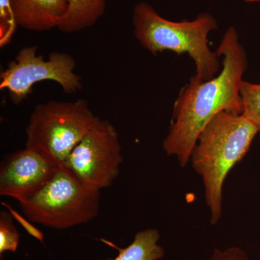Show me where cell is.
Listing matches in <instances>:
<instances>
[{
    "label": "cell",
    "mask_w": 260,
    "mask_h": 260,
    "mask_svg": "<svg viewBox=\"0 0 260 260\" xmlns=\"http://www.w3.org/2000/svg\"><path fill=\"white\" fill-rule=\"evenodd\" d=\"M216 53L222 58L220 73L204 82L193 76L181 88L162 142L164 151L177 157L183 168L190 160L198 135L213 116L221 112L242 114L244 111L241 86L248 61L235 28H228Z\"/></svg>",
    "instance_id": "cell-1"
},
{
    "label": "cell",
    "mask_w": 260,
    "mask_h": 260,
    "mask_svg": "<svg viewBox=\"0 0 260 260\" xmlns=\"http://www.w3.org/2000/svg\"><path fill=\"white\" fill-rule=\"evenodd\" d=\"M3 205L8 207V209L11 211V213H13L12 214V215H13V216L18 220L19 223L21 224L22 226H23L24 229H25V230L30 234V235L37 238V239L40 240L41 242H42L43 239H44V236H43L42 233L39 232V231L36 229L35 227L32 226L31 224L29 223L28 220H25V219L23 217H22L21 215H19V213H17L16 211L12 209L9 205L5 204V203H3Z\"/></svg>",
    "instance_id": "cell-15"
},
{
    "label": "cell",
    "mask_w": 260,
    "mask_h": 260,
    "mask_svg": "<svg viewBox=\"0 0 260 260\" xmlns=\"http://www.w3.org/2000/svg\"><path fill=\"white\" fill-rule=\"evenodd\" d=\"M246 2H250V3H255V2H260V0H245Z\"/></svg>",
    "instance_id": "cell-16"
},
{
    "label": "cell",
    "mask_w": 260,
    "mask_h": 260,
    "mask_svg": "<svg viewBox=\"0 0 260 260\" xmlns=\"http://www.w3.org/2000/svg\"><path fill=\"white\" fill-rule=\"evenodd\" d=\"M243 114L252 121L260 133V84L243 81L241 86Z\"/></svg>",
    "instance_id": "cell-12"
},
{
    "label": "cell",
    "mask_w": 260,
    "mask_h": 260,
    "mask_svg": "<svg viewBox=\"0 0 260 260\" xmlns=\"http://www.w3.org/2000/svg\"><path fill=\"white\" fill-rule=\"evenodd\" d=\"M19 235L13 223L11 214L3 211L0 214V253L15 251L18 248Z\"/></svg>",
    "instance_id": "cell-13"
},
{
    "label": "cell",
    "mask_w": 260,
    "mask_h": 260,
    "mask_svg": "<svg viewBox=\"0 0 260 260\" xmlns=\"http://www.w3.org/2000/svg\"><path fill=\"white\" fill-rule=\"evenodd\" d=\"M208 260H249L246 251L238 246L214 249Z\"/></svg>",
    "instance_id": "cell-14"
},
{
    "label": "cell",
    "mask_w": 260,
    "mask_h": 260,
    "mask_svg": "<svg viewBox=\"0 0 260 260\" xmlns=\"http://www.w3.org/2000/svg\"><path fill=\"white\" fill-rule=\"evenodd\" d=\"M107 0H69V8L59 29L72 34L90 28L105 12Z\"/></svg>",
    "instance_id": "cell-10"
},
{
    "label": "cell",
    "mask_w": 260,
    "mask_h": 260,
    "mask_svg": "<svg viewBox=\"0 0 260 260\" xmlns=\"http://www.w3.org/2000/svg\"><path fill=\"white\" fill-rule=\"evenodd\" d=\"M15 23L34 31L59 28L69 8V0H9Z\"/></svg>",
    "instance_id": "cell-9"
},
{
    "label": "cell",
    "mask_w": 260,
    "mask_h": 260,
    "mask_svg": "<svg viewBox=\"0 0 260 260\" xmlns=\"http://www.w3.org/2000/svg\"><path fill=\"white\" fill-rule=\"evenodd\" d=\"M87 101H49L32 111L25 147L37 149L62 165L97 120Z\"/></svg>",
    "instance_id": "cell-5"
},
{
    "label": "cell",
    "mask_w": 260,
    "mask_h": 260,
    "mask_svg": "<svg viewBox=\"0 0 260 260\" xmlns=\"http://www.w3.org/2000/svg\"><path fill=\"white\" fill-rule=\"evenodd\" d=\"M122 161L116 128L99 117L62 166L84 184L101 191L112 185Z\"/></svg>",
    "instance_id": "cell-7"
},
{
    "label": "cell",
    "mask_w": 260,
    "mask_h": 260,
    "mask_svg": "<svg viewBox=\"0 0 260 260\" xmlns=\"http://www.w3.org/2000/svg\"><path fill=\"white\" fill-rule=\"evenodd\" d=\"M37 46L19 51L1 73L0 89L9 92L15 104H19L31 93L36 83L55 82L66 93H78L83 88L81 77L75 72L76 62L68 53L52 52L47 59L37 54Z\"/></svg>",
    "instance_id": "cell-6"
},
{
    "label": "cell",
    "mask_w": 260,
    "mask_h": 260,
    "mask_svg": "<svg viewBox=\"0 0 260 260\" xmlns=\"http://www.w3.org/2000/svg\"><path fill=\"white\" fill-rule=\"evenodd\" d=\"M160 234L156 229H150L138 232L134 241L127 247L121 249L114 246L119 251L114 260H158L164 258L165 250L158 245Z\"/></svg>",
    "instance_id": "cell-11"
},
{
    "label": "cell",
    "mask_w": 260,
    "mask_h": 260,
    "mask_svg": "<svg viewBox=\"0 0 260 260\" xmlns=\"http://www.w3.org/2000/svg\"><path fill=\"white\" fill-rule=\"evenodd\" d=\"M258 133L255 124L244 114L221 112L198 135L189 161L203 179L212 225H216L222 215L228 174L245 156Z\"/></svg>",
    "instance_id": "cell-2"
},
{
    "label": "cell",
    "mask_w": 260,
    "mask_h": 260,
    "mask_svg": "<svg viewBox=\"0 0 260 260\" xmlns=\"http://www.w3.org/2000/svg\"><path fill=\"white\" fill-rule=\"evenodd\" d=\"M45 153L27 148L11 154L0 167V195L20 200L42 187L61 167Z\"/></svg>",
    "instance_id": "cell-8"
},
{
    "label": "cell",
    "mask_w": 260,
    "mask_h": 260,
    "mask_svg": "<svg viewBox=\"0 0 260 260\" xmlns=\"http://www.w3.org/2000/svg\"><path fill=\"white\" fill-rule=\"evenodd\" d=\"M100 199V190L84 184L61 166L42 187L18 203L32 223L65 229L96 218Z\"/></svg>",
    "instance_id": "cell-4"
},
{
    "label": "cell",
    "mask_w": 260,
    "mask_h": 260,
    "mask_svg": "<svg viewBox=\"0 0 260 260\" xmlns=\"http://www.w3.org/2000/svg\"><path fill=\"white\" fill-rule=\"evenodd\" d=\"M133 23L137 40L153 55L172 51L190 56L198 81L213 79L220 70V57L208 45V35L218 29L216 20L210 13H202L191 21H171L148 3L140 2L135 5Z\"/></svg>",
    "instance_id": "cell-3"
}]
</instances>
